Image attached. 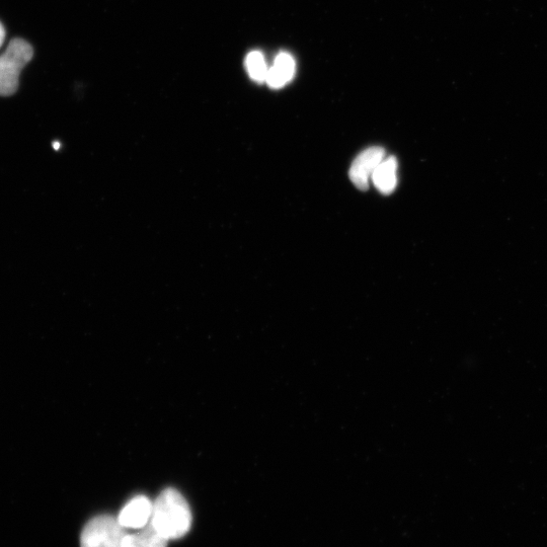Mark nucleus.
Masks as SVG:
<instances>
[{
	"label": "nucleus",
	"instance_id": "1",
	"mask_svg": "<svg viewBox=\"0 0 547 547\" xmlns=\"http://www.w3.org/2000/svg\"><path fill=\"white\" fill-rule=\"evenodd\" d=\"M191 508L184 496L169 488L153 503L151 525L168 540L180 539L192 527Z\"/></svg>",
	"mask_w": 547,
	"mask_h": 547
},
{
	"label": "nucleus",
	"instance_id": "2",
	"mask_svg": "<svg viewBox=\"0 0 547 547\" xmlns=\"http://www.w3.org/2000/svg\"><path fill=\"white\" fill-rule=\"evenodd\" d=\"M34 50L23 39H14L6 52L0 55V97L16 94L20 85V75L24 67L32 60Z\"/></svg>",
	"mask_w": 547,
	"mask_h": 547
},
{
	"label": "nucleus",
	"instance_id": "3",
	"mask_svg": "<svg viewBox=\"0 0 547 547\" xmlns=\"http://www.w3.org/2000/svg\"><path fill=\"white\" fill-rule=\"evenodd\" d=\"M124 528L111 515H100L90 520L81 535V547H122L127 535Z\"/></svg>",
	"mask_w": 547,
	"mask_h": 547
},
{
	"label": "nucleus",
	"instance_id": "4",
	"mask_svg": "<svg viewBox=\"0 0 547 547\" xmlns=\"http://www.w3.org/2000/svg\"><path fill=\"white\" fill-rule=\"evenodd\" d=\"M385 151L382 147L373 146L362 151L352 164L349 172L350 180L361 191H366L369 181L377 167L384 160Z\"/></svg>",
	"mask_w": 547,
	"mask_h": 547
},
{
	"label": "nucleus",
	"instance_id": "5",
	"mask_svg": "<svg viewBox=\"0 0 547 547\" xmlns=\"http://www.w3.org/2000/svg\"><path fill=\"white\" fill-rule=\"evenodd\" d=\"M153 504L145 496L133 498L118 516L119 523L126 529H142L149 524Z\"/></svg>",
	"mask_w": 547,
	"mask_h": 547
},
{
	"label": "nucleus",
	"instance_id": "6",
	"mask_svg": "<svg viewBox=\"0 0 547 547\" xmlns=\"http://www.w3.org/2000/svg\"><path fill=\"white\" fill-rule=\"evenodd\" d=\"M398 161L395 156L384 159L375 170L372 181L377 190L384 194H392L398 185Z\"/></svg>",
	"mask_w": 547,
	"mask_h": 547
},
{
	"label": "nucleus",
	"instance_id": "7",
	"mask_svg": "<svg viewBox=\"0 0 547 547\" xmlns=\"http://www.w3.org/2000/svg\"><path fill=\"white\" fill-rule=\"evenodd\" d=\"M168 539L161 535L149 522L138 532L127 534L122 547H167Z\"/></svg>",
	"mask_w": 547,
	"mask_h": 547
},
{
	"label": "nucleus",
	"instance_id": "8",
	"mask_svg": "<svg viewBox=\"0 0 547 547\" xmlns=\"http://www.w3.org/2000/svg\"><path fill=\"white\" fill-rule=\"evenodd\" d=\"M246 66L250 76L258 83L266 82L269 68L261 52L254 51L246 59Z\"/></svg>",
	"mask_w": 547,
	"mask_h": 547
},
{
	"label": "nucleus",
	"instance_id": "9",
	"mask_svg": "<svg viewBox=\"0 0 547 547\" xmlns=\"http://www.w3.org/2000/svg\"><path fill=\"white\" fill-rule=\"evenodd\" d=\"M289 83L295 74V61L288 53H280L273 65Z\"/></svg>",
	"mask_w": 547,
	"mask_h": 547
},
{
	"label": "nucleus",
	"instance_id": "10",
	"mask_svg": "<svg viewBox=\"0 0 547 547\" xmlns=\"http://www.w3.org/2000/svg\"><path fill=\"white\" fill-rule=\"evenodd\" d=\"M6 39V30L2 23H0V47L4 45Z\"/></svg>",
	"mask_w": 547,
	"mask_h": 547
},
{
	"label": "nucleus",
	"instance_id": "11",
	"mask_svg": "<svg viewBox=\"0 0 547 547\" xmlns=\"http://www.w3.org/2000/svg\"><path fill=\"white\" fill-rule=\"evenodd\" d=\"M53 147H54V149H56V150L59 149L60 143H58V142L53 143Z\"/></svg>",
	"mask_w": 547,
	"mask_h": 547
}]
</instances>
